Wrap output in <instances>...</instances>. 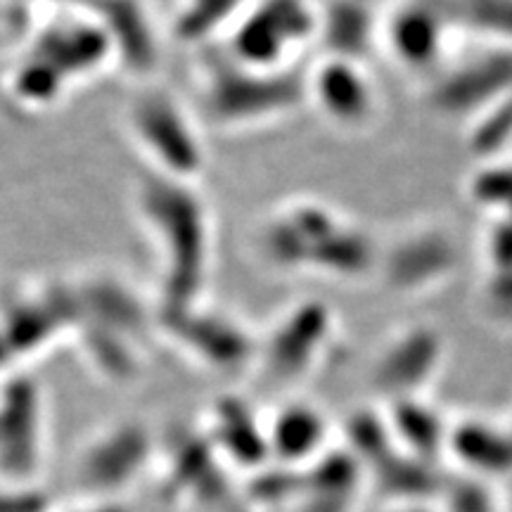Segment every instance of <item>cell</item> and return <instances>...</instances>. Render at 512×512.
I'll use <instances>...</instances> for the list:
<instances>
[{
    "label": "cell",
    "instance_id": "6da1fadb",
    "mask_svg": "<svg viewBox=\"0 0 512 512\" xmlns=\"http://www.w3.org/2000/svg\"><path fill=\"white\" fill-rule=\"evenodd\" d=\"M138 221L155 247L157 309L204 302L214 268V216L200 185L147 174L136 188Z\"/></svg>",
    "mask_w": 512,
    "mask_h": 512
},
{
    "label": "cell",
    "instance_id": "7a4b0ae2",
    "mask_svg": "<svg viewBox=\"0 0 512 512\" xmlns=\"http://www.w3.org/2000/svg\"><path fill=\"white\" fill-rule=\"evenodd\" d=\"M268 268L332 280H361L380 271L382 249L366 228L318 200H287L268 211L254 233Z\"/></svg>",
    "mask_w": 512,
    "mask_h": 512
},
{
    "label": "cell",
    "instance_id": "3957f363",
    "mask_svg": "<svg viewBox=\"0 0 512 512\" xmlns=\"http://www.w3.org/2000/svg\"><path fill=\"white\" fill-rule=\"evenodd\" d=\"M306 102L304 74L297 69L264 72L216 50L200 62L197 117L221 131H249L290 117Z\"/></svg>",
    "mask_w": 512,
    "mask_h": 512
},
{
    "label": "cell",
    "instance_id": "277c9868",
    "mask_svg": "<svg viewBox=\"0 0 512 512\" xmlns=\"http://www.w3.org/2000/svg\"><path fill=\"white\" fill-rule=\"evenodd\" d=\"M126 131L150 174L200 185L209 162L200 117L174 93L150 86L133 95L126 107Z\"/></svg>",
    "mask_w": 512,
    "mask_h": 512
},
{
    "label": "cell",
    "instance_id": "5b68a950",
    "mask_svg": "<svg viewBox=\"0 0 512 512\" xmlns=\"http://www.w3.org/2000/svg\"><path fill=\"white\" fill-rule=\"evenodd\" d=\"M320 31V10L309 0H249L226 34L230 60L264 72L294 69L292 60Z\"/></svg>",
    "mask_w": 512,
    "mask_h": 512
},
{
    "label": "cell",
    "instance_id": "8992f818",
    "mask_svg": "<svg viewBox=\"0 0 512 512\" xmlns=\"http://www.w3.org/2000/svg\"><path fill=\"white\" fill-rule=\"evenodd\" d=\"M157 335L211 373L238 375L254 370L259 356V335L242 320L204 302L185 309H157Z\"/></svg>",
    "mask_w": 512,
    "mask_h": 512
},
{
    "label": "cell",
    "instance_id": "52a82bcc",
    "mask_svg": "<svg viewBox=\"0 0 512 512\" xmlns=\"http://www.w3.org/2000/svg\"><path fill=\"white\" fill-rule=\"evenodd\" d=\"M337 335V316L323 299H302L273 320L259 335L256 373L268 382L294 384L323 366Z\"/></svg>",
    "mask_w": 512,
    "mask_h": 512
},
{
    "label": "cell",
    "instance_id": "ba28073f",
    "mask_svg": "<svg viewBox=\"0 0 512 512\" xmlns=\"http://www.w3.org/2000/svg\"><path fill=\"white\" fill-rule=\"evenodd\" d=\"M512 93V46H494L437 76L427 102L439 117L475 119Z\"/></svg>",
    "mask_w": 512,
    "mask_h": 512
},
{
    "label": "cell",
    "instance_id": "9c48e42d",
    "mask_svg": "<svg viewBox=\"0 0 512 512\" xmlns=\"http://www.w3.org/2000/svg\"><path fill=\"white\" fill-rule=\"evenodd\" d=\"M43 396L36 382L12 375L0 387V477L24 486L41 467Z\"/></svg>",
    "mask_w": 512,
    "mask_h": 512
},
{
    "label": "cell",
    "instance_id": "30bf717a",
    "mask_svg": "<svg viewBox=\"0 0 512 512\" xmlns=\"http://www.w3.org/2000/svg\"><path fill=\"white\" fill-rule=\"evenodd\" d=\"M458 242L441 226L415 228L382 249V283L392 292L418 294L446 283L458 271Z\"/></svg>",
    "mask_w": 512,
    "mask_h": 512
},
{
    "label": "cell",
    "instance_id": "8fae6325",
    "mask_svg": "<svg viewBox=\"0 0 512 512\" xmlns=\"http://www.w3.org/2000/svg\"><path fill=\"white\" fill-rule=\"evenodd\" d=\"M304 83L306 102L337 128L358 131L375 119L380 100L363 62L323 55V60L304 74Z\"/></svg>",
    "mask_w": 512,
    "mask_h": 512
},
{
    "label": "cell",
    "instance_id": "7c38bea8",
    "mask_svg": "<svg viewBox=\"0 0 512 512\" xmlns=\"http://www.w3.org/2000/svg\"><path fill=\"white\" fill-rule=\"evenodd\" d=\"M444 356L446 339L437 325H411L389 339L387 347L380 351L370 380L377 392L392 401L420 396L437 377Z\"/></svg>",
    "mask_w": 512,
    "mask_h": 512
},
{
    "label": "cell",
    "instance_id": "4fadbf2b",
    "mask_svg": "<svg viewBox=\"0 0 512 512\" xmlns=\"http://www.w3.org/2000/svg\"><path fill=\"white\" fill-rule=\"evenodd\" d=\"M152 451L155 444L140 422H119L86 446L79 460V477L88 489L110 494L124 489L145 470Z\"/></svg>",
    "mask_w": 512,
    "mask_h": 512
},
{
    "label": "cell",
    "instance_id": "5bb4252c",
    "mask_svg": "<svg viewBox=\"0 0 512 512\" xmlns=\"http://www.w3.org/2000/svg\"><path fill=\"white\" fill-rule=\"evenodd\" d=\"M451 31L441 0H401L382 27L384 43L401 67L427 72L441 60Z\"/></svg>",
    "mask_w": 512,
    "mask_h": 512
},
{
    "label": "cell",
    "instance_id": "9a60e30c",
    "mask_svg": "<svg viewBox=\"0 0 512 512\" xmlns=\"http://www.w3.org/2000/svg\"><path fill=\"white\" fill-rule=\"evenodd\" d=\"M204 434L226 465L256 475L273 463L266 418H261L240 396L226 394L211 406Z\"/></svg>",
    "mask_w": 512,
    "mask_h": 512
},
{
    "label": "cell",
    "instance_id": "2e32d148",
    "mask_svg": "<svg viewBox=\"0 0 512 512\" xmlns=\"http://www.w3.org/2000/svg\"><path fill=\"white\" fill-rule=\"evenodd\" d=\"M268 448L275 465H309L325 453L330 425L320 408L309 401H290L266 418Z\"/></svg>",
    "mask_w": 512,
    "mask_h": 512
},
{
    "label": "cell",
    "instance_id": "e0dca14e",
    "mask_svg": "<svg viewBox=\"0 0 512 512\" xmlns=\"http://www.w3.org/2000/svg\"><path fill=\"white\" fill-rule=\"evenodd\" d=\"M318 41L325 46V55L366 60L375 43V22L366 0H332L328 8H320Z\"/></svg>",
    "mask_w": 512,
    "mask_h": 512
},
{
    "label": "cell",
    "instance_id": "ac0fdd59",
    "mask_svg": "<svg viewBox=\"0 0 512 512\" xmlns=\"http://www.w3.org/2000/svg\"><path fill=\"white\" fill-rule=\"evenodd\" d=\"M387 422L396 441L406 446L415 458H430L441 446H448L451 427H446L437 408L422 396H408L389 403Z\"/></svg>",
    "mask_w": 512,
    "mask_h": 512
},
{
    "label": "cell",
    "instance_id": "d6986e66",
    "mask_svg": "<svg viewBox=\"0 0 512 512\" xmlns=\"http://www.w3.org/2000/svg\"><path fill=\"white\" fill-rule=\"evenodd\" d=\"M448 448L479 472L512 470V430L484 420H463L448 432Z\"/></svg>",
    "mask_w": 512,
    "mask_h": 512
},
{
    "label": "cell",
    "instance_id": "ffe728a7",
    "mask_svg": "<svg viewBox=\"0 0 512 512\" xmlns=\"http://www.w3.org/2000/svg\"><path fill=\"white\" fill-rule=\"evenodd\" d=\"M451 29L491 38L496 46H512V0H441Z\"/></svg>",
    "mask_w": 512,
    "mask_h": 512
},
{
    "label": "cell",
    "instance_id": "44dd1931",
    "mask_svg": "<svg viewBox=\"0 0 512 512\" xmlns=\"http://www.w3.org/2000/svg\"><path fill=\"white\" fill-rule=\"evenodd\" d=\"M249 0H183L176 17V36L183 43L207 46L216 31H230Z\"/></svg>",
    "mask_w": 512,
    "mask_h": 512
},
{
    "label": "cell",
    "instance_id": "7402d4cb",
    "mask_svg": "<svg viewBox=\"0 0 512 512\" xmlns=\"http://www.w3.org/2000/svg\"><path fill=\"white\" fill-rule=\"evenodd\" d=\"M467 152L479 162H496L512 147V93L470 119L465 138Z\"/></svg>",
    "mask_w": 512,
    "mask_h": 512
},
{
    "label": "cell",
    "instance_id": "603a6c76",
    "mask_svg": "<svg viewBox=\"0 0 512 512\" xmlns=\"http://www.w3.org/2000/svg\"><path fill=\"white\" fill-rule=\"evenodd\" d=\"M467 195L479 209L503 216L512 207V164L484 162L467 183Z\"/></svg>",
    "mask_w": 512,
    "mask_h": 512
},
{
    "label": "cell",
    "instance_id": "cb8c5ba5",
    "mask_svg": "<svg viewBox=\"0 0 512 512\" xmlns=\"http://www.w3.org/2000/svg\"><path fill=\"white\" fill-rule=\"evenodd\" d=\"M484 309L496 323L512 325V268L489 271L484 283Z\"/></svg>",
    "mask_w": 512,
    "mask_h": 512
},
{
    "label": "cell",
    "instance_id": "d4e9b609",
    "mask_svg": "<svg viewBox=\"0 0 512 512\" xmlns=\"http://www.w3.org/2000/svg\"><path fill=\"white\" fill-rule=\"evenodd\" d=\"M484 256L489 271H508L512 268V221L496 216L484 238Z\"/></svg>",
    "mask_w": 512,
    "mask_h": 512
},
{
    "label": "cell",
    "instance_id": "484cf974",
    "mask_svg": "<svg viewBox=\"0 0 512 512\" xmlns=\"http://www.w3.org/2000/svg\"><path fill=\"white\" fill-rule=\"evenodd\" d=\"M46 501L36 491L12 486V489H0V512H43Z\"/></svg>",
    "mask_w": 512,
    "mask_h": 512
},
{
    "label": "cell",
    "instance_id": "4316f807",
    "mask_svg": "<svg viewBox=\"0 0 512 512\" xmlns=\"http://www.w3.org/2000/svg\"><path fill=\"white\" fill-rule=\"evenodd\" d=\"M503 216H505V219H510V221H512V207H510L508 211H505V214H503Z\"/></svg>",
    "mask_w": 512,
    "mask_h": 512
},
{
    "label": "cell",
    "instance_id": "83f0119b",
    "mask_svg": "<svg viewBox=\"0 0 512 512\" xmlns=\"http://www.w3.org/2000/svg\"><path fill=\"white\" fill-rule=\"evenodd\" d=\"M76 512H79V510H76Z\"/></svg>",
    "mask_w": 512,
    "mask_h": 512
}]
</instances>
